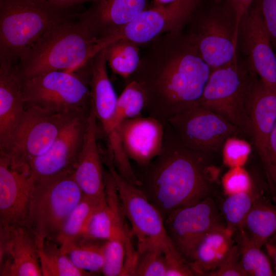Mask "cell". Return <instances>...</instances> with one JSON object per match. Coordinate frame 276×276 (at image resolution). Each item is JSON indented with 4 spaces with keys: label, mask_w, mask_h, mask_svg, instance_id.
<instances>
[{
    "label": "cell",
    "mask_w": 276,
    "mask_h": 276,
    "mask_svg": "<svg viewBox=\"0 0 276 276\" xmlns=\"http://www.w3.org/2000/svg\"><path fill=\"white\" fill-rule=\"evenodd\" d=\"M215 3H216V4H219V3H220L223 1H224L225 0H214Z\"/></svg>",
    "instance_id": "47"
},
{
    "label": "cell",
    "mask_w": 276,
    "mask_h": 276,
    "mask_svg": "<svg viewBox=\"0 0 276 276\" xmlns=\"http://www.w3.org/2000/svg\"><path fill=\"white\" fill-rule=\"evenodd\" d=\"M268 190L267 183L255 180L247 191L228 195L221 205V214L226 225L233 231L241 227L256 199Z\"/></svg>",
    "instance_id": "29"
},
{
    "label": "cell",
    "mask_w": 276,
    "mask_h": 276,
    "mask_svg": "<svg viewBox=\"0 0 276 276\" xmlns=\"http://www.w3.org/2000/svg\"><path fill=\"white\" fill-rule=\"evenodd\" d=\"M140 47L136 43L123 38L117 39L105 47L107 64L112 72L125 79H129L139 66L141 58Z\"/></svg>",
    "instance_id": "30"
},
{
    "label": "cell",
    "mask_w": 276,
    "mask_h": 276,
    "mask_svg": "<svg viewBox=\"0 0 276 276\" xmlns=\"http://www.w3.org/2000/svg\"><path fill=\"white\" fill-rule=\"evenodd\" d=\"M72 173L34 178L26 225L36 237L57 243L66 219L83 197Z\"/></svg>",
    "instance_id": "6"
},
{
    "label": "cell",
    "mask_w": 276,
    "mask_h": 276,
    "mask_svg": "<svg viewBox=\"0 0 276 276\" xmlns=\"http://www.w3.org/2000/svg\"><path fill=\"white\" fill-rule=\"evenodd\" d=\"M97 121L90 106L83 147L72 176L84 197L103 202L106 201L104 171L97 145Z\"/></svg>",
    "instance_id": "19"
},
{
    "label": "cell",
    "mask_w": 276,
    "mask_h": 276,
    "mask_svg": "<svg viewBox=\"0 0 276 276\" xmlns=\"http://www.w3.org/2000/svg\"><path fill=\"white\" fill-rule=\"evenodd\" d=\"M276 53V0H255Z\"/></svg>",
    "instance_id": "40"
},
{
    "label": "cell",
    "mask_w": 276,
    "mask_h": 276,
    "mask_svg": "<svg viewBox=\"0 0 276 276\" xmlns=\"http://www.w3.org/2000/svg\"><path fill=\"white\" fill-rule=\"evenodd\" d=\"M269 253L271 255L273 261V270L276 275V242L272 245H267Z\"/></svg>",
    "instance_id": "44"
},
{
    "label": "cell",
    "mask_w": 276,
    "mask_h": 276,
    "mask_svg": "<svg viewBox=\"0 0 276 276\" xmlns=\"http://www.w3.org/2000/svg\"><path fill=\"white\" fill-rule=\"evenodd\" d=\"M104 262L102 272L106 276H123L126 259V246L119 240H105Z\"/></svg>",
    "instance_id": "35"
},
{
    "label": "cell",
    "mask_w": 276,
    "mask_h": 276,
    "mask_svg": "<svg viewBox=\"0 0 276 276\" xmlns=\"http://www.w3.org/2000/svg\"><path fill=\"white\" fill-rule=\"evenodd\" d=\"M254 75L238 61L212 70L197 106L221 116L250 137L249 114Z\"/></svg>",
    "instance_id": "8"
},
{
    "label": "cell",
    "mask_w": 276,
    "mask_h": 276,
    "mask_svg": "<svg viewBox=\"0 0 276 276\" xmlns=\"http://www.w3.org/2000/svg\"><path fill=\"white\" fill-rule=\"evenodd\" d=\"M276 242V234L271 237L265 244L267 245H272Z\"/></svg>",
    "instance_id": "46"
},
{
    "label": "cell",
    "mask_w": 276,
    "mask_h": 276,
    "mask_svg": "<svg viewBox=\"0 0 276 276\" xmlns=\"http://www.w3.org/2000/svg\"><path fill=\"white\" fill-rule=\"evenodd\" d=\"M50 28L20 58L22 78L52 71L75 72L95 55L97 39L79 15Z\"/></svg>",
    "instance_id": "3"
},
{
    "label": "cell",
    "mask_w": 276,
    "mask_h": 276,
    "mask_svg": "<svg viewBox=\"0 0 276 276\" xmlns=\"http://www.w3.org/2000/svg\"><path fill=\"white\" fill-rule=\"evenodd\" d=\"M89 113L82 112L75 115L65 125L48 150L29 164L34 178L73 173L83 147Z\"/></svg>",
    "instance_id": "14"
},
{
    "label": "cell",
    "mask_w": 276,
    "mask_h": 276,
    "mask_svg": "<svg viewBox=\"0 0 276 276\" xmlns=\"http://www.w3.org/2000/svg\"><path fill=\"white\" fill-rule=\"evenodd\" d=\"M22 80L26 108L68 113L90 111L89 61L77 71H52Z\"/></svg>",
    "instance_id": "7"
},
{
    "label": "cell",
    "mask_w": 276,
    "mask_h": 276,
    "mask_svg": "<svg viewBox=\"0 0 276 276\" xmlns=\"http://www.w3.org/2000/svg\"><path fill=\"white\" fill-rule=\"evenodd\" d=\"M26 110L23 80L17 64L0 61V146Z\"/></svg>",
    "instance_id": "23"
},
{
    "label": "cell",
    "mask_w": 276,
    "mask_h": 276,
    "mask_svg": "<svg viewBox=\"0 0 276 276\" xmlns=\"http://www.w3.org/2000/svg\"><path fill=\"white\" fill-rule=\"evenodd\" d=\"M168 122L185 146L211 157L228 138L243 133L221 116L199 106L173 117Z\"/></svg>",
    "instance_id": "12"
},
{
    "label": "cell",
    "mask_w": 276,
    "mask_h": 276,
    "mask_svg": "<svg viewBox=\"0 0 276 276\" xmlns=\"http://www.w3.org/2000/svg\"><path fill=\"white\" fill-rule=\"evenodd\" d=\"M212 157L185 146L175 134L148 166L139 187L164 219L212 196L220 173Z\"/></svg>",
    "instance_id": "2"
},
{
    "label": "cell",
    "mask_w": 276,
    "mask_h": 276,
    "mask_svg": "<svg viewBox=\"0 0 276 276\" xmlns=\"http://www.w3.org/2000/svg\"><path fill=\"white\" fill-rule=\"evenodd\" d=\"M137 251L134 275L166 276V260L160 247L151 245Z\"/></svg>",
    "instance_id": "34"
},
{
    "label": "cell",
    "mask_w": 276,
    "mask_h": 276,
    "mask_svg": "<svg viewBox=\"0 0 276 276\" xmlns=\"http://www.w3.org/2000/svg\"><path fill=\"white\" fill-rule=\"evenodd\" d=\"M264 173L270 197L276 203V122L270 137L268 164Z\"/></svg>",
    "instance_id": "39"
},
{
    "label": "cell",
    "mask_w": 276,
    "mask_h": 276,
    "mask_svg": "<svg viewBox=\"0 0 276 276\" xmlns=\"http://www.w3.org/2000/svg\"><path fill=\"white\" fill-rule=\"evenodd\" d=\"M78 113L26 108L9 137L0 146V153L29 165L48 150L67 122Z\"/></svg>",
    "instance_id": "9"
},
{
    "label": "cell",
    "mask_w": 276,
    "mask_h": 276,
    "mask_svg": "<svg viewBox=\"0 0 276 276\" xmlns=\"http://www.w3.org/2000/svg\"><path fill=\"white\" fill-rule=\"evenodd\" d=\"M104 48L89 61L90 105L106 134L114 117L118 97L109 78Z\"/></svg>",
    "instance_id": "24"
},
{
    "label": "cell",
    "mask_w": 276,
    "mask_h": 276,
    "mask_svg": "<svg viewBox=\"0 0 276 276\" xmlns=\"http://www.w3.org/2000/svg\"><path fill=\"white\" fill-rule=\"evenodd\" d=\"M105 241L82 235L60 246L75 266L93 274L102 272Z\"/></svg>",
    "instance_id": "27"
},
{
    "label": "cell",
    "mask_w": 276,
    "mask_h": 276,
    "mask_svg": "<svg viewBox=\"0 0 276 276\" xmlns=\"http://www.w3.org/2000/svg\"><path fill=\"white\" fill-rule=\"evenodd\" d=\"M236 13L240 24L243 16L246 13L255 0H225Z\"/></svg>",
    "instance_id": "43"
},
{
    "label": "cell",
    "mask_w": 276,
    "mask_h": 276,
    "mask_svg": "<svg viewBox=\"0 0 276 276\" xmlns=\"http://www.w3.org/2000/svg\"><path fill=\"white\" fill-rule=\"evenodd\" d=\"M242 167H235L225 173L221 180L223 191L226 196L250 190L255 181Z\"/></svg>",
    "instance_id": "37"
},
{
    "label": "cell",
    "mask_w": 276,
    "mask_h": 276,
    "mask_svg": "<svg viewBox=\"0 0 276 276\" xmlns=\"http://www.w3.org/2000/svg\"><path fill=\"white\" fill-rule=\"evenodd\" d=\"M48 6L60 11H68L74 7L94 0H38Z\"/></svg>",
    "instance_id": "42"
},
{
    "label": "cell",
    "mask_w": 276,
    "mask_h": 276,
    "mask_svg": "<svg viewBox=\"0 0 276 276\" xmlns=\"http://www.w3.org/2000/svg\"><path fill=\"white\" fill-rule=\"evenodd\" d=\"M119 131L125 151L138 164L147 166L162 151V122L152 117H140L123 121Z\"/></svg>",
    "instance_id": "21"
},
{
    "label": "cell",
    "mask_w": 276,
    "mask_h": 276,
    "mask_svg": "<svg viewBox=\"0 0 276 276\" xmlns=\"http://www.w3.org/2000/svg\"><path fill=\"white\" fill-rule=\"evenodd\" d=\"M116 183L126 217L137 240L138 249L151 245L160 247L164 255L176 251L169 239L164 219L140 188L123 178L109 156L103 159Z\"/></svg>",
    "instance_id": "10"
},
{
    "label": "cell",
    "mask_w": 276,
    "mask_h": 276,
    "mask_svg": "<svg viewBox=\"0 0 276 276\" xmlns=\"http://www.w3.org/2000/svg\"><path fill=\"white\" fill-rule=\"evenodd\" d=\"M240 228L251 242L262 247L276 234V203L264 194L259 196Z\"/></svg>",
    "instance_id": "26"
},
{
    "label": "cell",
    "mask_w": 276,
    "mask_h": 276,
    "mask_svg": "<svg viewBox=\"0 0 276 276\" xmlns=\"http://www.w3.org/2000/svg\"><path fill=\"white\" fill-rule=\"evenodd\" d=\"M239 25L235 12L224 1L208 10L201 7L183 31L212 70L238 61Z\"/></svg>",
    "instance_id": "5"
},
{
    "label": "cell",
    "mask_w": 276,
    "mask_h": 276,
    "mask_svg": "<svg viewBox=\"0 0 276 276\" xmlns=\"http://www.w3.org/2000/svg\"><path fill=\"white\" fill-rule=\"evenodd\" d=\"M165 257L166 264V276L196 275L189 263L177 251L165 255Z\"/></svg>",
    "instance_id": "41"
},
{
    "label": "cell",
    "mask_w": 276,
    "mask_h": 276,
    "mask_svg": "<svg viewBox=\"0 0 276 276\" xmlns=\"http://www.w3.org/2000/svg\"><path fill=\"white\" fill-rule=\"evenodd\" d=\"M238 246L242 268L246 276L274 275L273 268L267 255L255 244L243 230L239 228L234 232Z\"/></svg>",
    "instance_id": "31"
},
{
    "label": "cell",
    "mask_w": 276,
    "mask_h": 276,
    "mask_svg": "<svg viewBox=\"0 0 276 276\" xmlns=\"http://www.w3.org/2000/svg\"><path fill=\"white\" fill-rule=\"evenodd\" d=\"M175 1L176 0H151L150 6H163L173 2Z\"/></svg>",
    "instance_id": "45"
},
{
    "label": "cell",
    "mask_w": 276,
    "mask_h": 276,
    "mask_svg": "<svg viewBox=\"0 0 276 276\" xmlns=\"http://www.w3.org/2000/svg\"><path fill=\"white\" fill-rule=\"evenodd\" d=\"M250 108V137L264 171L268 164L270 137L276 122V92L266 87L256 75L252 79Z\"/></svg>",
    "instance_id": "22"
},
{
    "label": "cell",
    "mask_w": 276,
    "mask_h": 276,
    "mask_svg": "<svg viewBox=\"0 0 276 276\" xmlns=\"http://www.w3.org/2000/svg\"><path fill=\"white\" fill-rule=\"evenodd\" d=\"M209 276H246L242 268L240 251L235 243L218 267Z\"/></svg>",
    "instance_id": "38"
},
{
    "label": "cell",
    "mask_w": 276,
    "mask_h": 276,
    "mask_svg": "<svg viewBox=\"0 0 276 276\" xmlns=\"http://www.w3.org/2000/svg\"><path fill=\"white\" fill-rule=\"evenodd\" d=\"M36 238L40 266L43 276L93 275L75 266L56 242L42 237Z\"/></svg>",
    "instance_id": "28"
},
{
    "label": "cell",
    "mask_w": 276,
    "mask_h": 276,
    "mask_svg": "<svg viewBox=\"0 0 276 276\" xmlns=\"http://www.w3.org/2000/svg\"><path fill=\"white\" fill-rule=\"evenodd\" d=\"M251 152L250 145L246 141L236 136L228 138L222 147L223 160L230 168L242 167Z\"/></svg>",
    "instance_id": "36"
},
{
    "label": "cell",
    "mask_w": 276,
    "mask_h": 276,
    "mask_svg": "<svg viewBox=\"0 0 276 276\" xmlns=\"http://www.w3.org/2000/svg\"><path fill=\"white\" fill-rule=\"evenodd\" d=\"M0 275H42L36 238L27 225H0Z\"/></svg>",
    "instance_id": "17"
},
{
    "label": "cell",
    "mask_w": 276,
    "mask_h": 276,
    "mask_svg": "<svg viewBox=\"0 0 276 276\" xmlns=\"http://www.w3.org/2000/svg\"><path fill=\"white\" fill-rule=\"evenodd\" d=\"M129 79L141 87L153 118L169 120L198 105L211 68L183 31L164 34L147 44Z\"/></svg>",
    "instance_id": "1"
},
{
    "label": "cell",
    "mask_w": 276,
    "mask_h": 276,
    "mask_svg": "<svg viewBox=\"0 0 276 276\" xmlns=\"http://www.w3.org/2000/svg\"><path fill=\"white\" fill-rule=\"evenodd\" d=\"M33 182L28 164L0 153V225H26Z\"/></svg>",
    "instance_id": "16"
},
{
    "label": "cell",
    "mask_w": 276,
    "mask_h": 276,
    "mask_svg": "<svg viewBox=\"0 0 276 276\" xmlns=\"http://www.w3.org/2000/svg\"><path fill=\"white\" fill-rule=\"evenodd\" d=\"M234 232L222 223L205 234L189 263L196 275H208L218 267L235 243Z\"/></svg>",
    "instance_id": "25"
},
{
    "label": "cell",
    "mask_w": 276,
    "mask_h": 276,
    "mask_svg": "<svg viewBox=\"0 0 276 276\" xmlns=\"http://www.w3.org/2000/svg\"><path fill=\"white\" fill-rule=\"evenodd\" d=\"M239 37L248 70L276 92V53L255 1L240 20Z\"/></svg>",
    "instance_id": "15"
},
{
    "label": "cell",
    "mask_w": 276,
    "mask_h": 276,
    "mask_svg": "<svg viewBox=\"0 0 276 276\" xmlns=\"http://www.w3.org/2000/svg\"><path fill=\"white\" fill-rule=\"evenodd\" d=\"M145 106L146 98L141 87L134 80H129L118 98L109 131L119 128L125 120L139 117Z\"/></svg>",
    "instance_id": "33"
},
{
    "label": "cell",
    "mask_w": 276,
    "mask_h": 276,
    "mask_svg": "<svg viewBox=\"0 0 276 276\" xmlns=\"http://www.w3.org/2000/svg\"><path fill=\"white\" fill-rule=\"evenodd\" d=\"M151 0H94L79 15L97 40L118 32L147 9Z\"/></svg>",
    "instance_id": "20"
},
{
    "label": "cell",
    "mask_w": 276,
    "mask_h": 276,
    "mask_svg": "<svg viewBox=\"0 0 276 276\" xmlns=\"http://www.w3.org/2000/svg\"><path fill=\"white\" fill-rule=\"evenodd\" d=\"M72 17L38 0H0V61L17 64L47 31Z\"/></svg>",
    "instance_id": "4"
},
{
    "label": "cell",
    "mask_w": 276,
    "mask_h": 276,
    "mask_svg": "<svg viewBox=\"0 0 276 276\" xmlns=\"http://www.w3.org/2000/svg\"><path fill=\"white\" fill-rule=\"evenodd\" d=\"M222 215L212 196L167 215L164 224L167 235L176 251L189 263L195 248L205 234L224 223Z\"/></svg>",
    "instance_id": "13"
},
{
    "label": "cell",
    "mask_w": 276,
    "mask_h": 276,
    "mask_svg": "<svg viewBox=\"0 0 276 276\" xmlns=\"http://www.w3.org/2000/svg\"><path fill=\"white\" fill-rule=\"evenodd\" d=\"M105 201H97L83 196L66 219L58 237L57 243L60 246L82 235L93 214Z\"/></svg>",
    "instance_id": "32"
},
{
    "label": "cell",
    "mask_w": 276,
    "mask_h": 276,
    "mask_svg": "<svg viewBox=\"0 0 276 276\" xmlns=\"http://www.w3.org/2000/svg\"><path fill=\"white\" fill-rule=\"evenodd\" d=\"M106 201L90 217L83 235L103 240H119L126 246V258L133 260L137 251L134 249L131 235L124 218L125 214L117 188L109 171L104 172Z\"/></svg>",
    "instance_id": "18"
},
{
    "label": "cell",
    "mask_w": 276,
    "mask_h": 276,
    "mask_svg": "<svg viewBox=\"0 0 276 276\" xmlns=\"http://www.w3.org/2000/svg\"><path fill=\"white\" fill-rule=\"evenodd\" d=\"M203 0H176L163 6L149 7L122 29L97 41L96 53L120 38H126L141 47L167 33L183 31Z\"/></svg>",
    "instance_id": "11"
}]
</instances>
